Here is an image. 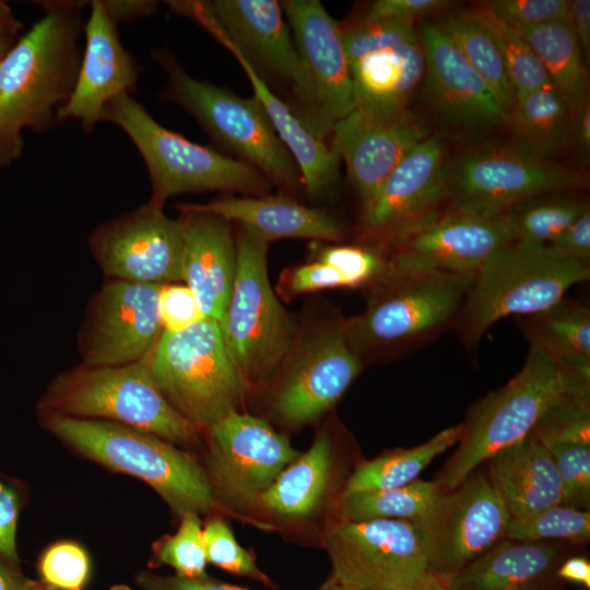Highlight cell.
I'll return each mask as SVG.
<instances>
[{"label":"cell","mask_w":590,"mask_h":590,"mask_svg":"<svg viewBox=\"0 0 590 590\" xmlns=\"http://www.w3.org/2000/svg\"><path fill=\"white\" fill-rule=\"evenodd\" d=\"M587 208L578 191H558L526 199L499 215L510 241L547 246Z\"/></svg>","instance_id":"8d00e7d4"},{"label":"cell","mask_w":590,"mask_h":590,"mask_svg":"<svg viewBox=\"0 0 590 590\" xmlns=\"http://www.w3.org/2000/svg\"><path fill=\"white\" fill-rule=\"evenodd\" d=\"M180 206L237 222L252 228L269 241L285 237L339 241L344 237L341 223L327 211L306 206L282 196H226L203 204L188 203Z\"/></svg>","instance_id":"83f0119b"},{"label":"cell","mask_w":590,"mask_h":590,"mask_svg":"<svg viewBox=\"0 0 590 590\" xmlns=\"http://www.w3.org/2000/svg\"><path fill=\"white\" fill-rule=\"evenodd\" d=\"M281 5L299 59L293 110L326 141L355 106L340 25L318 0H286Z\"/></svg>","instance_id":"7c38bea8"},{"label":"cell","mask_w":590,"mask_h":590,"mask_svg":"<svg viewBox=\"0 0 590 590\" xmlns=\"http://www.w3.org/2000/svg\"><path fill=\"white\" fill-rule=\"evenodd\" d=\"M150 355L125 365H82L59 375L38 402L40 414L114 422L173 444L194 441L198 427L164 397L152 377Z\"/></svg>","instance_id":"5b68a950"},{"label":"cell","mask_w":590,"mask_h":590,"mask_svg":"<svg viewBox=\"0 0 590 590\" xmlns=\"http://www.w3.org/2000/svg\"><path fill=\"white\" fill-rule=\"evenodd\" d=\"M206 562L227 573L271 586L252 555L239 545L233 531L221 519H211L202 529Z\"/></svg>","instance_id":"f6af8a7d"},{"label":"cell","mask_w":590,"mask_h":590,"mask_svg":"<svg viewBox=\"0 0 590 590\" xmlns=\"http://www.w3.org/2000/svg\"><path fill=\"white\" fill-rule=\"evenodd\" d=\"M573 111L550 82L530 93L516 96L507 123V144L546 162L571 148Z\"/></svg>","instance_id":"4dcf8cb0"},{"label":"cell","mask_w":590,"mask_h":590,"mask_svg":"<svg viewBox=\"0 0 590 590\" xmlns=\"http://www.w3.org/2000/svg\"><path fill=\"white\" fill-rule=\"evenodd\" d=\"M38 3L45 15L0 59V167L21 156L24 129L40 133L59 122L81 63L83 2Z\"/></svg>","instance_id":"6da1fadb"},{"label":"cell","mask_w":590,"mask_h":590,"mask_svg":"<svg viewBox=\"0 0 590 590\" xmlns=\"http://www.w3.org/2000/svg\"><path fill=\"white\" fill-rule=\"evenodd\" d=\"M590 279V268L545 245L508 243L474 272L453 327L467 349L504 317L539 312Z\"/></svg>","instance_id":"3957f363"},{"label":"cell","mask_w":590,"mask_h":590,"mask_svg":"<svg viewBox=\"0 0 590 590\" xmlns=\"http://www.w3.org/2000/svg\"><path fill=\"white\" fill-rule=\"evenodd\" d=\"M290 357L273 408L291 425L311 422L333 406L363 365L346 340L343 321L308 338Z\"/></svg>","instance_id":"7402d4cb"},{"label":"cell","mask_w":590,"mask_h":590,"mask_svg":"<svg viewBox=\"0 0 590 590\" xmlns=\"http://www.w3.org/2000/svg\"><path fill=\"white\" fill-rule=\"evenodd\" d=\"M510 516L486 472L473 471L441 491L429 511L413 521L427 569L444 581L505 538Z\"/></svg>","instance_id":"4fadbf2b"},{"label":"cell","mask_w":590,"mask_h":590,"mask_svg":"<svg viewBox=\"0 0 590 590\" xmlns=\"http://www.w3.org/2000/svg\"><path fill=\"white\" fill-rule=\"evenodd\" d=\"M312 249L317 261L332 267L341 275L344 287L371 286L387 272L386 256L374 246L318 245Z\"/></svg>","instance_id":"7bdbcfd3"},{"label":"cell","mask_w":590,"mask_h":590,"mask_svg":"<svg viewBox=\"0 0 590 590\" xmlns=\"http://www.w3.org/2000/svg\"><path fill=\"white\" fill-rule=\"evenodd\" d=\"M137 582L142 590H249L222 582L211 577L186 578L162 576L143 571L137 576Z\"/></svg>","instance_id":"f5cc1de1"},{"label":"cell","mask_w":590,"mask_h":590,"mask_svg":"<svg viewBox=\"0 0 590 590\" xmlns=\"http://www.w3.org/2000/svg\"><path fill=\"white\" fill-rule=\"evenodd\" d=\"M45 426L60 440L103 467L150 485L180 518L216 507L208 472L175 444L122 424L42 414Z\"/></svg>","instance_id":"7a4b0ae2"},{"label":"cell","mask_w":590,"mask_h":590,"mask_svg":"<svg viewBox=\"0 0 590 590\" xmlns=\"http://www.w3.org/2000/svg\"><path fill=\"white\" fill-rule=\"evenodd\" d=\"M253 69L260 66L293 84L299 59L281 2L275 0L168 1Z\"/></svg>","instance_id":"ffe728a7"},{"label":"cell","mask_w":590,"mask_h":590,"mask_svg":"<svg viewBox=\"0 0 590 590\" xmlns=\"http://www.w3.org/2000/svg\"><path fill=\"white\" fill-rule=\"evenodd\" d=\"M564 553L558 542L504 538L445 582L450 590H540L552 587Z\"/></svg>","instance_id":"484cf974"},{"label":"cell","mask_w":590,"mask_h":590,"mask_svg":"<svg viewBox=\"0 0 590 590\" xmlns=\"http://www.w3.org/2000/svg\"><path fill=\"white\" fill-rule=\"evenodd\" d=\"M151 55L167 74L164 96L190 113L216 142L270 181L291 189L303 184L298 167L255 97L244 98L192 78L168 50L154 49Z\"/></svg>","instance_id":"30bf717a"},{"label":"cell","mask_w":590,"mask_h":590,"mask_svg":"<svg viewBox=\"0 0 590 590\" xmlns=\"http://www.w3.org/2000/svg\"><path fill=\"white\" fill-rule=\"evenodd\" d=\"M40 581L30 579L22 574L17 564L0 556V590H43Z\"/></svg>","instance_id":"9f6ffc18"},{"label":"cell","mask_w":590,"mask_h":590,"mask_svg":"<svg viewBox=\"0 0 590 590\" xmlns=\"http://www.w3.org/2000/svg\"><path fill=\"white\" fill-rule=\"evenodd\" d=\"M482 3L515 30L569 17L567 0H491Z\"/></svg>","instance_id":"bcb514c9"},{"label":"cell","mask_w":590,"mask_h":590,"mask_svg":"<svg viewBox=\"0 0 590 590\" xmlns=\"http://www.w3.org/2000/svg\"><path fill=\"white\" fill-rule=\"evenodd\" d=\"M103 4L116 25L153 14L157 8L156 1L146 0H103Z\"/></svg>","instance_id":"11a10c76"},{"label":"cell","mask_w":590,"mask_h":590,"mask_svg":"<svg viewBox=\"0 0 590 590\" xmlns=\"http://www.w3.org/2000/svg\"><path fill=\"white\" fill-rule=\"evenodd\" d=\"M43 590H49V589L45 587Z\"/></svg>","instance_id":"03108f58"},{"label":"cell","mask_w":590,"mask_h":590,"mask_svg":"<svg viewBox=\"0 0 590 590\" xmlns=\"http://www.w3.org/2000/svg\"><path fill=\"white\" fill-rule=\"evenodd\" d=\"M460 433V424L447 427L416 447L392 450L364 462L346 481L343 496L396 488L417 480L437 456L458 442Z\"/></svg>","instance_id":"d590c367"},{"label":"cell","mask_w":590,"mask_h":590,"mask_svg":"<svg viewBox=\"0 0 590 590\" xmlns=\"http://www.w3.org/2000/svg\"><path fill=\"white\" fill-rule=\"evenodd\" d=\"M153 560L168 565L179 577H208L203 533L199 515L181 517L175 534L165 536L154 546Z\"/></svg>","instance_id":"b9f144b4"},{"label":"cell","mask_w":590,"mask_h":590,"mask_svg":"<svg viewBox=\"0 0 590 590\" xmlns=\"http://www.w3.org/2000/svg\"><path fill=\"white\" fill-rule=\"evenodd\" d=\"M569 22L579 44L585 63L590 59V1H569Z\"/></svg>","instance_id":"db71d44e"},{"label":"cell","mask_w":590,"mask_h":590,"mask_svg":"<svg viewBox=\"0 0 590 590\" xmlns=\"http://www.w3.org/2000/svg\"><path fill=\"white\" fill-rule=\"evenodd\" d=\"M540 590H559V589L552 586V587H547V588L540 589Z\"/></svg>","instance_id":"e7e4bbea"},{"label":"cell","mask_w":590,"mask_h":590,"mask_svg":"<svg viewBox=\"0 0 590 590\" xmlns=\"http://www.w3.org/2000/svg\"><path fill=\"white\" fill-rule=\"evenodd\" d=\"M445 0H377L362 15L367 19L422 20L451 7Z\"/></svg>","instance_id":"681fc988"},{"label":"cell","mask_w":590,"mask_h":590,"mask_svg":"<svg viewBox=\"0 0 590 590\" xmlns=\"http://www.w3.org/2000/svg\"><path fill=\"white\" fill-rule=\"evenodd\" d=\"M446 138L432 133L412 148L363 205L361 244L382 250L400 234L446 206Z\"/></svg>","instance_id":"e0dca14e"},{"label":"cell","mask_w":590,"mask_h":590,"mask_svg":"<svg viewBox=\"0 0 590 590\" xmlns=\"http://www.w3.org/2000/svg\"><path fill=\"white\" fill-rule=\"evenodd\" d=\"M474 272H386L371 285L366 309L343 321L350 346L362 358L418 349L453 329Z\"/></svg>","instance_id":"277c9868"},{"label":"cell","mask_w":590,"mask_h":590,"mask_svg":"<svg viewBox=\"0 0 590 590\" xmlns=\"http://www.w3.org/2000/svg\"><path fill=\"white\" fill-rule=\"evenodd\" d=\"M425 56L424 96L442 137L482 142L507 128L509 116L484 79L435 21L418 25Z\"/></svg>","instance_id":"9a60e30c"},{"label":"cell","mask_w":590,"mask_h":590,"mask_svg":"<svg viewBox=\"0 0 590 590\" xmlns=\"http://www.w3.org/2000/svg\"><path fill=\"white\" fill-rule=\"evenodd\" d=\"M210 472L214 488L227 502L248 506L259 500L278 475L300 453L264 420L227 413L209 427Z\"/></svg>","instance_id":"d6986e66"},{"label":"cell","mask_w":590,"mask_h":590,"mask_svg":"<svg viewBox=\"0 0 590 590\" xmlns=\"http://www.w3.org/2000/svg\"><path fill=\"white\" fill-rule=\"evenodd\" d=\"M349 63L401 44L420 40L417 21L402 19H359L340 26Z\"/></svg>","instance_id":"60d3db41"},{"label":"cell","mask_w":590,"mask_h":590,"mask_svg":"<svg viewBox=\"0 0 590 590\" xmlns=\"http://www.w3.org/2000/svg\"><path fill=\"white\" fill-rule=\"evenodd\" d=\"M516 31L534 50L573 114L589 102L586 63L569 17Z\"/></svg>","instance_id":"836d02e7"},{"label":"cell","mask_w":590,"mask_h":590,"mask_svg":"<svg viewBox=\"0 0 590 590\" xmlns=\"http://www.w3.org/2000/svg\"><path fill=\"white\" fill-rule=\"evenodd\" d=\"M333 447L321 432L310 448L291 462L260 496L266 509L285 518L310 516L322 502L330 483Z\"/></svg>","instance_id":"d6a6232c"},{"label":"cell","mask_w":590,"mask_h":590,"mask_svg":"<svg viewBox=\"0 0 590 590\" xmlns=\"http://www.w3.org/2000/svg\"><path fill=\"white\" fill-rule=\"evenodd\" d=\"M269 243L252 228L240 225L234 286L219 321L246 385L272 378L286 364L296 344V326L269 282Z\"/></svg>","instance_id":"52a82bcc"},{"label":"cell","mask_w":590,"mask_h":590,"mask_svg":"<svg viewBox=\"0 0 590 590\" xmlns=\"http://www.w3.org/2000/svg\"><path fill=\"white\" fill-rule=\"evenodd\" d=\"M518 326L533 346L564 370H590V309L563 297L552 306L523 317Z\"/></svg>","instance_id":"1f68e13d"},{"label":"cell","mask_w":590,"mask_h":590,"mask_svg":"<svg viewBox=\"0 0 590 590\" xmlns=\"http://www.w3.org/2000/svg\"><path fill=\"white\" fill-rule=\"evenodd\" d=\"M586 181L580 172L538 160L507 143L475 142L448 158L446 206L496 216L539 194L578 191Z\"/></svg>","instance_id":"8fae6325"},{"label":"cell","mask_w":590,"mask_h":590,"mask_svg":"<svg viewBox=\"0 0 590 590\" xmlns=\"http://www.w3.org/2000/svg\"><path fill=\"white\" fill-rule=\"evenodd\" d=\"M436 481L415 480L406 485L342 496L344 520L401 519L416 521L432 508L441 493Z\"/></svg>","instance_id":"74e56055"},{"label":"cell","mask_w":590,"mask_h":590,"mask_svg":"<svg viewBox=\"0 0 590 590\" xmlns=\"http://www.w3.org/2000/svg\"><path fill=\"white\" fill-rule=\"evenodd\" d=\"M547 246L558 255L590 268V206Z\"/></svg>","instance_id":"816d5d0a"},{"label":"cell","mask_w":590,"mask_h":590,"mask_svg":"<svg viewBox=\"0 0 590 590\" xmlns=\"http://www.w3.org/2000/svg\"><path fill=\"white\" fill-rule=\"evenodd\" d=\"M162 285L121 280L104 285L81 335L83 365H125L152 353L164 331L158 314Z\"/></svg>","instance_id":"44dd1931"},{"label":"cell","mask_w":590,"mask_h":590,"mask_svg":"<svg viewBox=\"0 0 590 590\" xmlns=\"http://www.w3.org/2000/svg\"><path fill=\"white\" fill-rule=\"evenodd\" d=\"M152 377L168 402L199 427L237 410L246 382L211 318L163 331L150 355Z\"/></svg>","instance_id":"9c48e42d"},{"label":"cell","mask_w":590,"mask_h":590,"mask_svg":"<svg viewBox=\"0 0 590 590\" xmlns=\"http://www.w3.org/2000/svg\"><path fill=\"white\" fill-rule=\"evenodd\" d=\"M23 23L15 19L11 8L4 1H0V47H11Z\"/></svg>","instance_id":"94428289"},{"label":"cell","mask_w":590,"mask_h":590,"mask_svg":"<svg viewBox=\"0 0 590 590\" xmlns=\"http://www.w3.org/2000/svg\"><path fill=\"white\" fill-rule=\"evenodd\" d=\"M101 120L115 123L132 140L149 170L150 201L156 204L185 192L223 190L261 196L270 188L271 181L259 169L166 129L130 94L109 101Z\"/></svg>","instance_id":"8992f818"},{"label":"cell","mask_w":590,"mask_h":590,"mask_svg":"<svg viewBox=\"0 0 590 590\" xmlns=\"http://www.w3.org/2000/svg\"><path fill=\"white\" fill-rule=\"evenodd\" d=\"M505 538L523 542L565 541L576 545L590 540V512L558 504L521 518H510Z\"/></svg>","instance_id":"ab89813d"},{"label":"cell","mask_w":590,"mask_h":590,"mask_svg":"<svg viewBox=\"0 0 590 590\" xmlns=\"http://www.w3.org/2000/svg\"><path fill=\"white\" fill-rule=\"evenodd\" d=\"M354 109L396 116L410 109L425 74L421 40L367 55L350 64Z\"/></svg>","instance_id":"f1b7e54d"},{"label":"cell","mask_w":590,"mask_h":590,"mask_svg":"<svg viewBox=\"0 0 590 590\" xmlns=\"http://www.w3.org/2000/svg\"><path fill=\"white\" fill-rule=\"evenodd\" d=\"M508 243L500 215L482 216L444 206L381 251L387 272L469 273Z\"/></svg>","instance_id":"2e32d148"},{"label":"cell","mask_w":590,"mask_h":590,"mask_svg":"<svg viewBox=\"0 0 590 590\" xmlns=\"http://www.w3.org/2000/svg\"><path fill=\"white\" fill-rule=\"evenodd\" d=\"M38 573L49 590H83L91 573L90 557L76 542H57L42 554Z\"/></svg>","instance_id":"ee69618b"},{"label":"cell","mask_w":590,"mask_h":590,"mask_svg":"<svg viewBox=\"0 0 590 590\" xmlns=\"http://www.w3.org/2000/svg\"><path fill=\"white\" fill-rule=\"evenodd\" d=\"M109 590H131V589L125 585H117V586L111 587Z\"/></svg>","instance_id":"6125c7cd"},{"label":"cell","mask_w":590,"mask_h":590,"mask_svg":"<svg viewBox=\"0 0 590 590\" xmlns=\"http://www.w3.org/2000/svg\"><path fill=\"white\" fill-rule=\"evenodd\" d=\"M280 285L284 294L297 295L323 288L341 287L343 281L332 267L315 261L285 270Z\"/></svg>","instance_id":"c3c4849f"},{"label":"cell","mask_w":590,"mask_h":590,"mask_svg":"<svg viewBox=\"0 0 590 590\" xmlns=\"http://www.w3.org/2000/svg\"><path fill=\"white\" fill-rule=\"evenodd\" d=\"M571 148L576 149L583 156L590 150V106L587 102L582 107L573 114L571 123Z\"/></svg>","instance_id":"680465c9"},{"label":"cell","mask_w":590,"mask_h":590,"mask_svg":"<svg viewBox=\"0 0 590 590\" xmlns=\"http://www.w3.org/2000/svg\"><path fill=\"white\" fill-rule=\"evenodd\" d=\"M232 54L248 76L253 97L263 107L278 138L298 167L306 192L314 199L330 197L340 179V157L270 90L248 61L237 52Z\"/></svg>","instance_id":"f546056e"},{"label":"cell","mask_w":590,"mask_h":590,"mask_svg":"<svg viewBox=\"0 0 590 590\" xmlns=\"http://www.w3.org/2000/svg\"><path fill=\"white\" fill-rule=\"evenodd\" d=\"M324 547L337 582L358 590H390L424 576L427 558L413 521L341 520L326 532Z\"/></svg>","instance_id":"5bb4252c"},{"label":"cell","mask_w":590,"mask_h":590,"mask_svg":"<svg viewBox=\"0 0 590 590\" xmlns=\"http://www.w3.org/2000/svg\"><path fill=\"white\" fill-rule=\"evenodd\" d=\"M21 509V498L10 483L0 479V556L17 564L16 527Z\"/></svg>","instance_id":"f907efd6"},{"label":"cell","mask_w":590,"mask_h":590,"mask_svg":"<svg viewBox=\"0 0 590 590\" xmlns=\"http://www.w3.org/2000/svg\"><path fill=\"white\" fill-rule=\"evenodd\" d=\"M184 233L181 280L202 314L220 321L229 302L237 247L229 222L215 214L179 206Z\"/></svg>","instance_id":"d4e9b609"},{"label":"cell","mask_w":590,"mask_h":590,"mask_svg":"<svg viewBox=\"0 0 590 590\" xmlns=\"http://www.w3.org/2000/svg\"><path fill=\"white\" fill-rule=\"evenodd\" d=\"M9 47H0V59L8 51Z\"/></svg>","instance_id":"be15d7a7"},{"label":"cell","mask_w":590,"mask_h":590,"mask_svg":"<svg viewBox=\"0 0 590 590\" xmlns=\"http://www.w3.org/2000/svg\"><path fill=\"white\" fill-rule=\"evenodd\" d=\"M486 474L510 518L527 517L563 502L556 464L532 434L492 456Z\"/></svg>","instance_id":"4316f807"},{"label":"cell","mask_w":590,"mask_h":590,"mask_svg":"<svg viewBox=\"0 0 590 590\" xmlns=\"http://www.w3.org/2000/svg\"><path fill=\"white\" fill-rule=\"evenodd\" d=\"M319 590H358L353 589L350 587H345L335 580H333L331 577L320 587ZM390 590H450L446 582L433 575L432 573L427 571L424 576H422L418 580L415 582Z\"/></svg>","instance_id":"91938a15"},{"label":"cell","mask_w":590,"mask_h":590,"mask_svg":"<svg viewBox=\"0 0 590 590\" xmlns=\"http://www.w3.org/2000/svg\"><path fill=\"white\" fill-rule=\"evenodd\" d=\"M558 579L590 588V563L583 556L563 559L555 571Z\"/></svg>","instance_id":"6f0895ef"},{"label":"cell","mask_w":590,"mask_h":590,"mask_svg":"<svg viewBox=\"0 0 590 590\" xmlns=\"http://www.w3.org/2000/svg\"><path fill=\"white\" fill-rule=\"evenodd\" d=\"M435 23L489 85L509 116L516 102V93L509 82L496 42L473 8H448L439 13Z\"/></svg>","instance_id":"e575fe53"},{"label":"cell","mask_w":590,"mask_h":590,"mask_svg":"<svg viewBox=\"0 0 590 590\" xmlns=\"http://www.w3.org/2000/svg\"><path fill=\"white\" fill-rule=\"evenodd\" d=\"M432 134L411 109L396 116H373L353 109L331 133V149L344 162L363 205L405 154Z\"/></svg>","instance_id":"603a6c76"},{"label":"cell","mask_w":590,"mask_h":590,"mask_svg":"<svg viewBox=\"0 0 590 590\" xmlns=\"http://www.w3.org/2000/svg\"><path fill=\"white\" fill-rule=\"evenodd\" d=\"M83 31L85 48L76 81L70 98L58 113V121L80 120L82 128L90 132L101 121L109 101L137 91L139 67L122 46L103 0L91 2Z\"/></svg>","instance_id":"cb8c5ba5"},{"label":"cell","mask_w":590,"mask_h":590,"mask_svg":"<svg viewBox=\"0 0 590 590\" xmlns=\"http://www.w3.org/2000/svg\"><path fill=\"white\" fill-rule=\"evenodd\" d=\"M473 10L496 42L516 96L535 91L551 82L534 50L515 28L483 3Z\"/></svg>","instance_id":"f35d334b"},{"label":"cell","mask_w":590,"mask_h":590,"mask_svg":"<svg viewBox=\"0 0 590 590\" xmlns=\"http://www.w3.org/2000/svg\"><path fill=\"white\" fill-rule=\"evenodd\" d=\"M158 314L164 331H180L202 320L204 315L187 285L163 284L158 294Z\"/></svg>","instance_id":"7dc6e473"},{"label":"cell","mask_w":590,"mask_h":590,"mask_svg":"<svg viewBox=\"0 0 590 590\" xmlns=\"http://www.w3.org/2000/svg\"><path fill=\"white\" fill-rule=\"evenodd\" d=\"M564 389L558 365L530 346L521 369L467 412L458 448L435 480L441 489L455 488L496 452L527 437Z\"/></svg>","instance_id":"ba28073f"},{"label":"cell","mask_w":590,"mask_h":590,"mask_svg":"<svg viewBox=\"0 0 590 590\" xmlns=\"http://www.w3.org/2000/svg\"><path fill=\"white\" fill-rule=\"evenodd\" d=\"M90 248L103 272L114 280L166 284L181 280L184 233L179 219L149 201L99 225Z\"/></svg>","instance_id":"ac0fdd59"}]
</instances>
